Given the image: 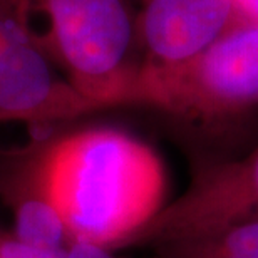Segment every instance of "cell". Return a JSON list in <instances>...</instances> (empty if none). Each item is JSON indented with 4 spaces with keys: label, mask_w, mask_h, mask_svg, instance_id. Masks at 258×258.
<instances>
[{
    "label": "cell",
    "mask_w": 258,
    "mask_h": 258,
    "mask_svg": "<svg viewBox=\"0 0 258 258\" xmlns=\"http://www.w3.org/2000/svg\"><path fill=\"white\" fill-rule=\"evenodd\" d=\"M143 2H144V0H143Z\"/></svg>",
    "instance_id": "8fae6325"
},
{
    "label": "cell",
    "mask_w": 258,
    "mask_h": 258,
    "mask_svg": "<svg viewBox=\"0 0 258 258\" xmlns=\"http://www.w3.org/2000/svg\"><path fill=\"white\" fill-rule=\"evenodd\" d=\"M25 178L57 211L71 238L129 246L166 205L159 154L114 127H87L40 149Z\"/></svg>",
    "instance_id": "6da1fadb"
},
{
    "label": "cell",
    "mask_w": 258,
    "mask_h": 258,
    "mask_svg": "<svg viewBox=\"0 0 258 258\" xmlns=\"http://www.w3.org/2000/svg\"><path fill=\"white\" fill-rule=\"evenodd\" d=\"M258 221V149L200 171L129 246L171 250Z\"/></svg>",
    "instance_id": "277c9868"
},
{
    "label": "cell",
    "mask_w": 258,
    "mask_h": 258,
    "mask_svg": "<svg viewBox=\"0 0 258 258\" xmlns=\"http://www.w3.org/2000/svg\"><path fill=\"white\" fill-rule=\"evenodd\" d=\"M235 5L238 25L258 22V0H235Z\"/></svg>",
    "instance_id": "9c48e42d"
},
{
    "label": "cell",
    "mask_w": 258,
    "mask_h": 258,
    "mask_svg": "<svg viewBox=\"0 0 258 258\" xmlns=\"http://www.w3.org/2000/svg\"><path fill=\"white\" fill-rule=\"evenodd\" d=\"M50 54L99 109L136 104L141 71L138 14L129 0H39Z\"/></svg>",
    "instance_id": "7a4b0ae2"
},
{
    "label": "cell",
    "mask_w": 258,
    "mask_h": 258,
    "mask_svg": "<svg viewBox=\"0 0 258 258\" xmlns=\"http://www.w3.org/2000/svg\"><path fill=\"white\" fill-rule=\"evenodd\" d=\"M101 111L66 76L27 25V15L10 29L0 49V124H47Z\"/></svg>",
    "instance_id": "5b68a950"
},
{
    "label": "cell",
    "mask_w": 258,
    "mask_h": 258,
    "mask_svg": "<svg viewBox=\"0 0 258 258\" xmlns=\"http://www.w3.org/2000/svg\"><path fill=\"white\" fill-rule=\"evenodd\" d=\"M29 4L30 0H0V49L7 40L14 24L27 15Z\"/></svg>",
    "instance_id": "ba28073f"
},
{
    "label": "cell",
    "mask_w": 258,
    "mask_h": 258,
    "mask_svg": "<svg viewBox=\"0 0 258 258\" xmlns=\"http://www.w3.org/2000/svg\"><path fill=\"white\" fill-rule=\"evenodd\" d=\"M0 258H2V256H0Z\"/></svg>",
    "instance_id": "30bf717a"
},
{
    "label": "cell",
    "mask_w": 258,
    "mask_h": 258,
    "mask_svg": "<svg viewBox=\"0 0 258 258\" xmlns=\"http://www.w3.org/2000/svg\"><path fill=\"white\" fill-rule=\"evenodd\" d=\"M236 25L235 0H144L138 12L141 69L191 62Z\"/></svg>",
    "instance_id": "8992f818"
},
{
    "label": "cell",
    "mask_w": 258,
    "mask_h": 258,
    "mask_svg": "<svg viewBox=\"0 0 258 258\" xmlns=\"http://www.w3.org/2000/svg\"><path fill=\"white\" fill-rule=\"evenodd\" d=\"M258 102V22L240 24L188 64L141 69L136 104L184 117L230 116Z\"/></svg>",
    "instance_id": "3957f363"
},
{
    "label": "cell",
    "mask_w": 258,
    "mask_h": 258,
    "mask_svg": "<svg viewBox=\"0 0 258 258\" xmlns=\"http://www.w3.org/2000/svg\"><path fill=\"white\" fill-rule=\"evenodd\" d=\"M163 258H258V221L238 225L195 243L164 250Z\"/></svg>",
    "instance_id": "52a82bcc"
}]
</instances>
